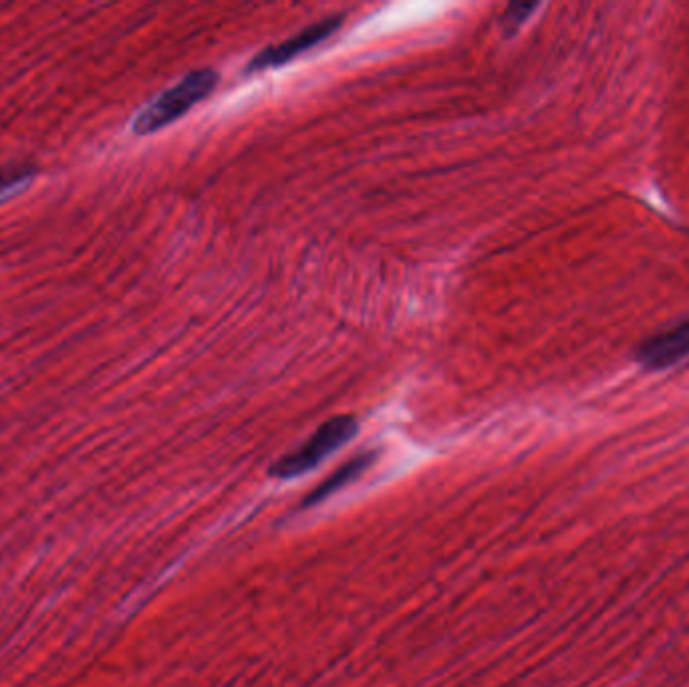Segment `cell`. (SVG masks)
I'll use <instances>...</instances> for the list:
<instances>
[{"mask_svg": "<svg viewBox=\"0 0 689 687\" xmlns=\"http://www.w3.org/2000/svg\"><path fill=\"white\" fill-rule=\"evenodd\" d=\"M218 81H220V75L210 67L188 73L182 81H178L174 87L166 89L154 101H150L144 109H140V113L135 115L131 123L133 133L150 135L178 121L194 105L204 101L218 87Z\"/></svg>", "mask_w": 689, "mask_h": 687, "instance_id": "1", "label": "cell"}, {"mask_svg": "<svg viewBox=\"0 0 689 687\" xmlns=\"http://www.w3.org/2000/svg\"><path fill=\"white\" fill-rule=\"evenodd\" d=\"M357 430L359 426L353 416L331 418L303 446H299L297 450L283 456L277 464H274L270 468V474L283 480L307 474L309 470L317 468L327 456H331L341 446L351 442Z\"/></svg>", "mask_w": 689, "mask_h": 687, "instance_id": "2", "label": "cell"}, {"mask_svg": "<svg viewBox=\"0 0 689 687\" xmlns=\"http://www.w3.org/2000/svg\"><path fill=\"white\" fill-rule=\"evenodd\" d=\"M345 19L343 15H335V17H325L315 25H309L307 29L299 31L297 35H293L291 39L277 43V45H270L264 47L260 53H256L248 65H246V73H260V71H268L274 67H283L287 63H291L293 59L301 57L303 53L315 49L317 45L325 43L329 37H333L341 27H343Z\"/></svg>", "mask_w": 689, "mask_h": 687, "instance_id": "3", "label": "cell"}, {"mask_svg": "<svg viewBox=\"0 0 689 687\" xmlns=\"http://www.w3.org/2000/svg\"><path fill=\"white\" fill-rule=\"evenodd\" d=\"M637 357L647 369H663L689 357V319L657 337H651L643 343Z\"/></svg>", "mask_w": 689, "mask_h": 687, "instance_id": "4", "label": "cell"}, {"mask_svg": "<svg viewBox=\"0 0 689 687\" xmlns=\"http://www.w3.org/2000/svg\"><path fill=\"white\" fill-rule=\"evenodd\" d=\"M375 454H361L357 458H353L351 462H347L345 466H341L333 476H329V480H325L309 498L307 504H315L321 502L323 498H327L329 494L345 488L347 484H351L355 478H359L371 464H373Z\"/></svg>", "mask_w": 689, "mask_h": 687, "instance_id": "5", "label": "cell"}, {"mask_svg": "<svg viewBox=\"0 0 689 687\" xmlns=\"http://www.w3.org/2000/svg\"><path fill=\"white\" fill-rule=\"evenodd\" d=\"M37 170L33 166H9L0 170V202L23 190L33 182Z\"/></svg>", "mask_w": 689, "mask_h": 687, "instance_id": "6", "label": "cell"}, {"mask_svg": "<svg viewBox=\"0 0 689 687\" xmlns=\"http://www.w3.org/2000/svg\"><path fill=\"white\" fill-rule=\"evenodd\" d=\"M536 9H538V5H534V3H512V5H508L504 15H502L504 31L510 35L514 31H518Z\"/></svg>", "mask_w": 689, "mask_h": 687, "instance_id": "7", "label": "cell"}]
</instances>
